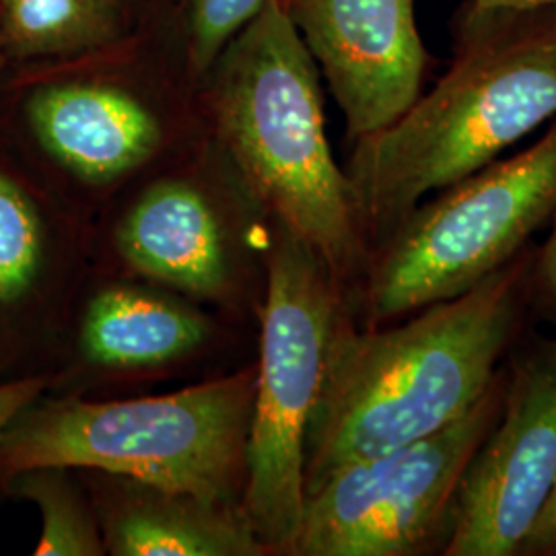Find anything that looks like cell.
Segmentation results:
<instances>
[{
  "instance_id": "cell-1",
  "label": "cell",
  "mask_w": 556,
  "mask_h": 556,
  "mask_svg": "<svg viewBox=\"0 0 556 556\" xmlns=\"http://www.w3.org/2000/svg\"><path fill=\"white\" fill-rule=\"evenodd\" d=\"M526 275L516 258L406 318L363 330L340 318L305 438V497L353 462L445 429L491 390Z\"/></svg>"
},
{
  "instance_id": "cell-2",
  "label": "cell",
  "mask_w": 556,
  "mask_h": 556,
  "mask_svg": "<svg viewBox=\"0 0 556 556\" xmlns=\"http://www.w3.org/2000/svg\"><path fill=\"white\" fill-rule=\"evenodd\" d=\"M556 118V7L464 2L445 75L346 165L371 250L431 192L498 160Z\"/></svg>"
},
{
  "instance_id": "cell-3",
  "label": "cell",
  "mask_w": 556,
  "mask_h": 556,
  "mask_svg": "<svg viewBox=\"0 0 556 556\" xmlns=\"http://www.w3.org/2000/svg\"><path fill=\"white\" fill-rule=\"evenodd\" d=\"M215 64L213 116L241 186L349 293L365 275L371 245L328 140L318 66L285 2L266 0Z\"/></svg>"
},
{
  "instance_id": "cell-4",
  "label": "cell",
  "mask_w": 556,
  "mask_h": 556,
  "mask_svg": "<svg viewBox=\"0 0 556 556\" xmlns=\"http://www.w3.org/2000/svg\"><path fill=\"white\" fill-rule=\"evenodd\" d=\"M256 365L160 396L36 400L0 438V480L98 470L241 503Z\"/></svg>"
},
{
  "instance_id": "cell-5",
  "label": "cell",
  "mask_w": 556,
  "mask_h": 556,
  "mask_svg": "<svg viewBox=\"0 0 556 556\" xmlns=\"http://www.w3.org/2000/svg\"><path fill=\"white\" fill-rule=\"evenodd\" d=\"M270 219V217H268ZM346 289L298 236L270 219L264 238L260 358L243 511L270 555H289L305 507V438Z\"/></svg>"
},
{
  "instance_id": "cell-6",
  "label": "cell",
  "mask_w": 556,
  "mask_h": 556,
  "mask_svg": "<svg viewBox=\"0 0 556 556\" xmlns=\"http://www.w3.org/2000/svg\"><path fill=\"white\" fill-rule=\"evenodd\" d=\"M439 192L371 250L358 298L365 328L475 289L555 217L556 118L526 151Z\"/></svg>"
},
{
  "instance_id": "cell-7",
  "label": "cell",
  "mask_w": 556,
  "mask_h": 556,
  "mask_svg": "<svg viewBox=\"0 0 556 556\" xmlns=\"http://www.w3.org/2000/svg\"><path fill=\"white\" fill-rule=\"evenodd\" d=\"M507 381L456 422L392 452L353 462L305 497L291 556H420L443 553L457 486L495 425Z\"/></svg>"
},
{
  "instance_id": "cell-8",
  "label": "cell",
  "mask_w": 556,
  "mask_h": 556,
  "mask_svg": "<svg viewBox=\"0 0 556 556\" xmlns=\"http://www.w3.org/2000/svg\"><path fill=\"white\" fill-rule=\"evenodd\" d=\"M556 478V342L514 369L457 486L443 556H517Z\"/></svg>"
},
{
  "instance_id": "cell-9",
  "label": "cell",
  "mask_w": 556,
  "mask_h": 556,
  "mask_svg": "<svg viewBox=\"0 0 556 556\" xmlns=\"http://www.w3.org/2000/svg\"><path fill=\"white\" fill-rule=\"evenodd\" d=\"M415 4L417 0L285 2L351 140L390 126L422 93L429 52Z\"/></svg>"
},
{
  "instance_id": "cell-10",
  "label": "cell",
  "mask_w": 556,
  "mask_h": 556,
  "mask_svg": "<svg viewBox=\"0 0 556 556\" xmlns=\"http://www.w3.org/2000/svg\"><path fill=\"white\" fill-rule=\"evenodd\" d=\"M250 229L206 186L163 178L144 188L114 229L119 260L181 298L239 307L250 266Z\"/></svg>"
},
{
  "instance_id": "cell-11",
  "label": "cell",
  "mask_w": 556,
  "mask_h": 556,
  "mask_svg": "<svg viewBox=\"0 0 556 556\" xmlns=\"http://www.w3.org/2000/svg\"><path fill=\"white\" fill-rule=\"evenodd\" d=\"M27 119L41 149L87 186H112L153 160L165 142L160 114L137 93L101 83L40 87Z\"/></svg>"
},
{
  "instance_id": "cell-12",
  "label": "cell",
  "mask_w": 556,
  "mask_h": 556,
  "mask_svg": "<svg viewBox=\"0 0 556 556\" xmlns=\"http://www.w3.org/2000/svg\"><path fill=\"white\" fill-rule=\"evenodd\" d=\"M87 491L100 517L105 555L270 556L241 503L98 470Z\"/></svg>"
},
{
  "instance_id": "cell-13",
  "label": "cell",
  "mask_w": 556,
  "mask_h": 556,
  "mask_svg": "<svg viewBox=\"0 0 556 556\" xmlns=\"http://www.w3.org/2000/svg\"><path fill=\"white\" fill-rule=\"evenodd\" d=\"M215 321L197 305L153 287L105 282L85 303L80 358L108 374H142L199 355Z\"/></svg>"
},
{
  "instance_id": "cell-14",
  "label": "cell",
  "mask_w": 556,
  "mask_h": 556,
  "mask_svg": "<svg viewBox=\"0 0 556 556\" xmlns=\"http://www.w3.org/2000/svg\"><path fill=\"white\" fill-rule=\"evenodd\" d=\"M2 38L20 59L75 56L118 34L114 0H0Z\"/></svg>"
},
{
  "instance_id": "cell-15",
  "label": "cell",
  "mask_w": 556,
  "mask_h": 556,
  "mask_svg": "<svg viewBox=\"0 0 556 556\" xmlns=\"http://www.w3.org/2000/svg\"><path fill=\"white\" fill-rule=\"evenodd\" d=\"M15 497L31 501L41 516L40 540L34 555L103 556L100 517L87 486L73 468H34L4 480Z\"/></svg>"
},
{
  "instance_id": "cell-16",
  "label": "cell",
  "mask_w": 556,
  "mask_h": 556,
  "mask_svg": "<svg viewBox=\"0 0 556 556\" xmlns=\"http://www.w3.org/2000/svg\"><path fill=\"white\" fill-rule=\"evenodd\" d=\"M46 262L40 211L13 178L0 172V307L29 298Z\"/></svg>"
},
{
  "instance_id": "cell-17",
  "label": "cell",
  "mask_w": 556,
  "mask_h": 556,
  "mask_svg": "<svg viewBox=\"0 0 556 556\" xmlns=\"http://www.w3.org/2000/svg\"><path fill=\"white\" fill-rule=\"evenodd\" d=\"M266 0H190V60L197 73L211 71L238 36L258 15Z\"/></svg>"
},
{
  "instance_id": "cell-18",
  "label": "cell",
  "mask_w": 556,
  "mask_h": 556,
  "mask_svg": "<svg viewBox=\"0 0 556 556\" xmlns=\"http://www.w3.org/2000/svg\"><path fill=\"white\" fill-rule=\"evenodd\" d=\"M46 386V378H23L0 383V438L27 406L40 400Z\"/></svg>"
},
{
  "instance_id": "cell-19",
  "label": "cell",
  "mask_w": 556,
  "mask_h": 556,
  "mask_svg": "<svg viewBox=\"0 0 556 556\" xmlns=\"http://www.w3.org/2000/svg\"><path fill=\"white\" fill-rule=\"evenodd\" d=\"M517 556H556V478L534 526L521 542Z\"/></svg>"
},
{
  "instance_id": "cell-20",
  "label": "cell",
  "mask_w": 556,
  "mask_h": 556,
  "mask_svg": "<svg viewBox=\"0 0 556 556\" xmlns=\"http://www.w3.org/2000/svg\"><path fill=\"white\" fill-rule=\"evenodd\" d=\"M551 233L544 241L536 264H534V287L538 295L546 301L548 307L556 312V213L553 217Z\"/></svg>"
},
{
  "instance_id": "cell-21",
  "label": "cell",
  "mask_w": 556,
  "mask_h": 556,
  "mask_svg": "<svg viewBox=\"0 0 556 556\" xmlns=\"http://www.w3.org/2000/svg\"><path fill=\"white\" fill-rule=\"evenodd\" d=\"M480 7H501V9H542L556 7V0H472Z\"/></svg>"
},
{
  "instance_id": "cell-22",
  "label": "cell",
  "mask_w": 556,
  "mask_h": 556,
  "mask_svg": "<svg viewBox=\"0 0 556 556\" xmlns=\"http://www.w3.org/2000/svg\"><path fill=\"white\" fill-rule=\"evenodd\" d=\"M280 2H287V0H280Z\"/></svg>"
}]
</instances>
